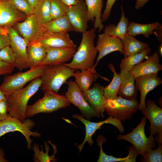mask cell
Instances as JSON below:
<instances>
[{"label": "cell", "mask_w": 162, "mask_h": 162, "mask_svg": "<svg viewBox=\"0 0 162 162\" xmlns=\"http://www.w3.org/2000/svg\"><path fill=\"white\" fill-rule=\"evenodd\" d=\"M95 31L93 28L82 33L81 43L72 60L64 65L76 70L95 68L94 60L98 52L94 44Z\"/></svg>", "instance_id": "6da1fadb"}, {"label": "cell", "mask_w": 162, "mask_h": 162, "mask_svg": "<svg viewBox=\"0 0 162 162\" xmlns=\"http://www.w3.org/2000/svg\"><path fill=\"white\" fill-rule=\"evenodd\" d=\"M41 83L40 77L36 78L26 87L5 95L9 115L23 122L26 119L25 113L28 102L40 88Z\"/></svg>", "instance_id": "7a4b0ae2"}, {"label": "cell", "mask_w": 162, "mask_h": 162, "mask_svg": "<svg viewBox=\"0 0 162 162\" xmlns=\"http://www.w3.org/2000/svg\"><path fill=\"white\" fill-rule=\"evenodd\" d=\"M44 96L31 105H28L25 115L26 118L41 113H50L70 105L65 95H60L52 91L45 90Z\"/></svg>", "instance_id": "3957f363"}, {"label": "cell", "mask_w": 162, "mask_h": 162, "mask_svg": "<svg viewBox=\"0 0 162 162\" xmlns=\"http://www.w3.org/2000/svg\"><path fill=\"white\" fill-rule=\"evenodd\" d=\"M76 70L63 64L48 66L40 77V87L43 91L49 90L58 93L62 86L67 80L73 76Z\"/></svg>", "instance_id": "277c9868"}, {"label": "cell", "mask_w": 162, "mask_h": 162, "mask_svg": "<svg viewBox=\"0 0 162 162\" xmlns=\"http://www.w3.org/2000/svg\"><path fill=\"white\" fill-rule=\"evenodd\" d=\"M48 66L40 65L24 72H19L13 75H7L3 79L0 89L5 95L20 89L28 82L40 77Z\"/></svg>", "instance_id": "5b68a950"}, {"label": "cell", "mask_w": 162, "mask_h": 162, "mask_svg": "<svg viewBox=\"0 0 162 162\" xmlns=\"http://www.w3.org/2000/svg\"><path fill=\"white\" fill-rule=\"evenodd\" d=\"M146 119L144 116L139 124L131 132L125 135L118 134L117 137L118 140H125L131 143L142 157L155 146L154 136L150 134L148 138L146 136L145 127Z\"/></svg>", "instance_id": "8992f818"}, {"label": "cell", "mask_w": 162, "mask_h": 162, "mask_svg": "<svg viewBox=\"0 0 162 162\" xmlns=\"http://www.w3.org/2000/svg\"><path fill=\"white\" fill-rule=\"evenodd\" d=\"M137 100H130L118 96L112 99L106 100L104 110L110 116L124 122L131 119L139 110Z\"/></svg>", "instance_id": "52a82bcc"}, {"label": "cell", "mask_w": 162, "mask_h": 162, "mask_svg": "<svg viewBox=\"0 0 162 162\" xmlns=\"http://www.w3.org/2000/svg\"><path fill=\"white\" fill-rule=\"evenodd\" d=\"M35 125V122L31 119H26L22 122L9 115L7 118L0 122V137L7 133L18 131L25 137L27 148L31 149L33 140L31 136L40 137L41 136L40 134L38 131H31Z\"/></svg>", "instance_id": "ba28073f"}, {"label": "cell", "mask_w": 162, "mask_h": 162, "mask_svg": "<svg viewBox=\"0 0 162 162\" xmlns=\"http://www.w3.org/2000/svg\"><path fill=\"white\" fill-rule=\"evenodd\" d=\"M66 83L68 88L65 95L70 103L76 106L83 116L87 120H89L93 117H100V115L94 111L86 100L82 91L75 82L70 80Z\"/></svg>", "instance_id": "9c48e42d"}, {"label": "cell", "mask_w": 162, "mask_h": 162, "mask_svg": "<svg viewBox=\"0 0 162 162\" xmlns=\"http://www.w3.org/2000/svg\"><path fill=\"white\" fill-rule=\"evenodd\" d=\"M13 27L28 44L37 41L46 32L43 25L38 22L33 14L16 23Z\"/></svg>", "instance_id": "30bf717a"}, {"label": "cell", "mask_w": 162, "mask_h": 162, "mask_svg": "<svg viewBox=\"0 0 162 162\" xmlns=\"http://www.w3.org/2000/svg\"><path fill=\"white\" fill-rule=\"evenodd\" d=\"M7 32L10 39V46L16 56L15 67L20 71L28 68L27 53L28 43L13 27L8 28Z\"/></svg>", "instance_id": "8fae6325"}, {"label": "cell", "mask_w": 162, "mask_h": 162, "mask_svg": "<svg viewBox=\"0 0 162 162\" xmlns=\"http://www.w3.org/2000/svg\"><path fill=\"white\" fill-rule=\"evenodd\" d=\"M72 117L76 118L81 122L84 125L86 129V135L82 142L77 146L79 152L82 150L86 142H87L89 145L91 146L94 143L92 139V136L95 132L98 130L100 128L103 124L108 123L111 124L116 127L118 130L122 133L124 131L123 126L121 121L117 119L110 116L106 119L99 122H93L85 119L83 116L80 115L74 114Z\"/></svg>", "instance_id": "7c38bea8"}, {"label": "cell", "mask_w": 162, "mask_h": 162, "mask_svg": "<svg viewBox=\"0 0 162 162\" xmlns=\"http://www.w3.org/2000/svg\"><path fill=\"white\" fill-rule=\"evenodd\" d=\"M141 111L150 121V134L155 136V141L158 144H162V109L153 100H149L146 104L145 108Z\"/></svg>", "instance_id": "4fadbf2b"}, {"label": "cell", "mask_w": 162, "mask_h": 162, "mask_svg": "<svg viewBox=\"0 0 162 162\" xmlns=\"http://www.w3.org/2000/svg\"><path fill=\"white\" fill-rule=\"evenodd\" d=\"M73 31L82 33L87 30L89 21L87 8L84 0L68 6L66 14Z\"/></svg>", "instance_id": "5bb4252c"}, {"label": "cell", "mask_w": 162, "mask_h": 162, "mask_svg": "<svg viewBox=\"0 0 162 162\" xmlns=\"http://www.w3.org/2000/svg\"><path fill=\"white\" fill-rule=\"evenodd\" d=\"M95 47L98 52V55L94 66L95 68L102 58L112 52L118 51L121 54L124 56L122 40L104 32L98 35Z\"/></svg>", "instance_id": "9a60e30c"}, {"label": "cell", "mask_w": 162, "mask_h": 162, "mask_svg": "<svg viewBox=\"0 0 162 162\" xmlns=\"http://www.w3.org/2000/svg\"><path fill=\"white\" fill-rule=\"evenodd\" d=\"M135 85L137 91L140 92V101L138 109L140 111L146 107L145 100L147 94L162 83V80L158 74H151L135 78Z\"/></svg>", "instance_id": "2e32d148"}, {"label": "cell", "mask_w": 162, "mask_h": 162, "mask_svg": "<svg viewBox=\"0 0 162 162\" xmlns=\"http://www.w3.org/2000/svg\"><path fill=\"white\" fill-rule=\"evenodd\" d=\"M27 16L18 10L9 0H0V26L8 28L13 27Z\"/></svg>", "instance_id": "e0dca14e"}, {"label": "cell", "mask_w": 162, "mask_h": 162, "mask_svg": "<svg viewBox=\"0 0 162 162\" xmlns=\"http://www.w3.org/2000/svg\"><path fill=\"white\" fill-rule=\"evenodd\" d=\"M34 42L39 43L46 49L77 47L76 45L70 38V35L68 32H46L40 38Z\"/></svg>", "instance_id": "ac0fdd59"}, {"label": "cell", "mask_w": 162, "mask_h": 162, "mask_svg": "<svg viewBox=\"0 0 162 162\" xmlns=\"http://www.w3.org/2000/svg\"><path fill=\"white\" fill-rule=\"evenodd\" d=\"M104 87L96 83L88 89L82 91L86 100L103 118L104 117V107L106 102L104 96Z\"/></svg>", "instance_id": "d6986e66"}, {"label": "cell", "mask_w": 162, "mask_h": 162, "mask_svg": "<svg viewBox=\"0 0 162 162\" xmlns=\"http://www.w3.org/2000/svg\"><path fill=\"white\" fill-rule=\"evenodd\" d=\"M76 48L66 47L46 49V57L40 65L50 66L64 63L72 58Z\"/></svg>", "instance_id": "ffe728a7"}, {"label": "cell", "mask_w": 162, "mask_h": 162, "mask_svg": "<svg viewBox=\"0 0 162 162\" xmlns=\"http://www.w3.org/2000/svg\"><path fill=\"white\" fill-rule=\"evenodd\" d=\"M160 62L159 55L156 52L152 55H148L144 62L134 66L130 72L135 78L147 74H158L162 70V65Z\"/></svg>", "instance_id": "44dd1931"}, {"label": "cell", "mask_w": 162, "mask_h": 162, "mask_svg": "<svg viewBox=\"0 0 162 162\" xmlns=\"http://www.w3.org/2000/svg\"><path fill=\"white\" fill-rule=\"evenodd\" d=\"M120 74L121 83L118 95L130 100H136L137 90L135 77L130 72L120 68Z\"/></svg>", "instance_id": "7402d4cb"}, {"label": "cell", "mask_w": 162, "mask_h": 162, "mask_svg": "<svg viewBox=\"0 0 162 162\" xmlns=\"http://www.w3.org/2000/svg\"><path fill=\"white\" fill-rule=\"evenodd\" d=\"M75 71L73 76L75 78V82L82 91L89 88L99 76L106 80H109L108 79L101 76L94 68L88 70H77Z\"/></svg>", "instance_id": "603a6c76"}, {"label": "cell", "mask_w": 162, "mask_h": 162, "mask_svg": "<svg viewBox=\"0 0 162 162\" xmlns=\"http://www.w3.org/2000/svg\"><path fill=\"white\" fill-rule=\"evenodd\" d=\"M98 145L100 148V153L98 162H135L138 152L134 147L131 146L128 148L129 152L128 155L123 158H116L106 154L102 149V144L106 142V139L102 135H100L96 140Z\"/></svg>", "instance_id": "cb8c5ba5"}, {"label": "cell", "mask_w": 162, "mask_h": 162, "mask_svg": "<svg viewBox=\"0 0 162 162\" xmlns=\"http://www.w3.org/2000/svg\"><path fill=\"white\" fill-rule=\"evenodd\" d=\"M86 5L89 21L94 22L93 27L96 30L101 31L104 25L101 19L103 0H85Z\"/></svg>", "instance_id": "d4e9b609"}, {"label": "cell", "mask_w": 162, "mask_h": 162, "mask_svg": "<svg viewBox=\"0 0 162 162\" xmlns=\"http://www.w3.org/2000/svg\"><path fill=\"white\" fill-rule=\"evenodd\" d=\"M27 53L29 69L40 65L46 55V49L38 42L28 44L27 47Z\"/></svg>", "instance_id": "484cf974"}, {"label": "cell", "mask_w": 162, "mask_h": 162, "mask_svg": "<svg viewBox=\"0 0 162 162\" xmlns=\"http://www.w3.org/2000/svg\"><path fill=\"white\" fill-rule=\"evenodd\" d=\"M121 8L122 15L119 22L116 25L111 24L106 26L104 29V32L111 36L116 37L122 40L128 34L129 22L128 19L125 16L122 6Z\"/></svg>", "instance_id": "4316f807"}, {"label": "cell", "mask_w": 162, "mask_h": 162, "mask_svg": "<svg viewBox=\"0 0 162 162\" xmlns=\"http://www.w3.org/2000/svg\"><path fill=\"white\" fill-rule=\"evenodd\" d=\"M162 26L161 24L156 22L147 24L138 23L130 22L128 28V34L135 37L138 34H142L146 38H148L153 34L154 30Z\"/></svg>", "instance_id": "83f0119b"}, {"label": "cell", "mask_w": 162, "mask_h": 162, "mask_svg": "<svg viewBox=\"0 0 162 162\" xmlns=\"http://www.w3.org/2000/svg\"><path fill=\"white\" fill-rule=\"evenodd\" d=\"M122 41L124 53V57L141 52L149 46L148 44L141 42L136 39L135 37L129 34Z\"/></svg>", "instance_id": "f1b7e54d"}, {"label": "cell", "mask_w": 162, "mask_h": 162, "mask_svg": "<svg viewBox=\"0 0 162 162\" xmlns=\"http://www.w3.org/2000/svg\"><path fill=\"white\" fill-rule=\"evenodd\" d=\"M108 67L113 74V77L110 84L104 88V96L106 100L114 99L118 96L121 83L120 74L116 72L113 64H110Z\"/></svg>", "instance_id": "f546056e"}, {"label": "cell", "mask_w": 162, "mask_h": 162, "mask_svg": "<svg viewBox=\"0 0 162 162\" xmlns=\"http://www.w3.org/2000/svg\"><path fill=\"white\" fill-rule=\"evenodd\" d=\"M43 25L46 32H68L74 31L67 16H62L51 20Z\"/></svg>", "instance_id": "4dcf8cb0"}, {"label": "cell", "mask_w": 162, "mask_h": 162, "mask_svg": "<svg viewBox=\"0 0 162 162\" xmlns=\"http://www.w3.org/2000/svg\"><path fill=\"white\" fill-rule=\"evenodd\" d=\"M151 52V49L148 47L141 52L124 57L121 60L120 68L130 71L134 66L146 59Z\"/></svg>", "instance_id": "1f68e13d"}, {"label": "cell", "mask_w": 162, "mask_h": 162, "mask_svg": "<svg viewBox=\"0 0 162 162\" xmlns=\"http://www.w3.org/2000/svg\"><path fill=\"white\" fill-rule=\"evenodd\" d=\"M48 142L52 146L54 153L53 154L50 156L49 155V152L50 151V147L46 142H45L44 147L46 150V152H44L42 146H41V150L39 149L38 144L34 143L33 147L32 148L34 152V161L35 162H56L57 159L55 157V154L57 152V148L54 144L52 143L50 141Z\"/></svg>", "instance_id": "d6a6232c"}, {"label": "cell", "mask_w": 162, "mask_h": 162, "mask_svg": "<svg viewBox=\"0 0 162 162\" xmlns=\"http://www.w3.org/2000/svg\"><path fill=\"white\" fill-rule=\"evenodd\" d=\"M33 14L41 24L51 21L49 0H43L34 8Z\"/></svg>", "instance_id": "836d02e7"}, {"label": "cell", "mask_w": 162, "mask_h": 162, "mask_svg": "<svg viewBox=\"0 0 162 162\" xmlns=\"http://www.w3.org/2000/svg\"><path fill=\"white\" fill-rule=\"evenodd\" d=\"M51 20L66 16L68 6L60 0H49Z\"/></svg>", "instance_id": "e575fe53"}, {"label": "cell", "mask_w": 162, "mask_h": 162, "mask_svg": "<svg viewBox=\"0 0 162 162\" xmlns=\"http://www.w3.org/2000/svg\"><path fill=\"white\" fill-rule=\"evenodd\" d=\"M162 161V145L158 144L157 148L149 150L140 160L143 162H161Z\"/></svg>", "instance_id": "d590c367"}, {"label": "cell", "mask_w": 162, "mask_h": 162, "mask_svg": "<svg viewBox=\"0 0 162 162\" xmlns=\"http://www.w3.org/2000/svg\"><path fill=\"white\" fill-rule=\"evenodd\" d=\"M12 4L19 11L27 16L33 14L34 8L28 0H9Z\"/></svg>", "instance_id": "8d00e7d4"}, {"label": "cell", "mask_w": 162, "mask_h": 162, "mask_svg": "<svg viewBox=\"0 0 162 162\" xmlns=\"http://www.w3.org/2000/svg\"><path fill=\"white\" fill-rule=\"evenodd\" d=\"M0 60L15 64L16 56L10 46H8L0 50Z\"/></svg>", "instance_id": "74e56055"}, {"label": "cell", "mask_w": 162, "mask_h": 162, "mask_svg": "<svg viewBox=\"0 0 162 162\" xmlns=\"http://www.w3.org/2000/svg\"><path fill=\"white\" fill-rule=\"evenodd\" d=\"M7 29L8 28L0 26V50L10 45V39Z\"/></svg>", "instance_id": "f35d334b"}, {"label": "cell", "mask_w": 162, "mask_h": 162, "mask_svg": "<svg viewBox=\"0 0 162 162\" xmlns=\"http://www.w3.org/2000/svg\"><path fill=\"white\" fill-rule=\"evenodd\" d=\"M15 67L14 64L0 60V75L11 74Z\"/></svg>", "instance_id": "ab89813d"}, {"label": "cell", "mask_w": 162, "mask_h": 162, "mask_svg": "<svg viewBox=\"0 0 162 162\" xmlns=\"http://www.w3.org/2000/svg\"><path fill=\"white\" fill-rule=\"evenodd\" d=\"M117 0H107L105 9L101 16V19L103 22L106 21L110 16L112 8Z\"/></svg>", "instance_id": "60d3db41"}, {"label": "cell", "mask_w": 162, "mask_h": 162, "mask_svg": "<svg viewBox=\"0 0 162 162\" xmlns=\"http://www.w3.org/2000/svg\"><path fill=\"white\" fill-rule=\"evenodd\" d=\"M8 104L7 100H0V122L8 117Z\"/></svg>", "instance_id": "b9f144b4"}, {"label": "cell", "mask_w": 162, "mask_h": 162, "mask_svg": "<svg viewBox=\"0 0 162 162\" xmlns=\"http://www.w3.org/2000/svg\"><path fill=\"white\" fill-rule=\"evenodd\" d=\"M150 0H136L135 8L137 10L140 9Z\"/></svg>", "instance_id": "7bdbcfd3"}, {"label": "cell", "mask_w": 162, "mask_h": 162, "mask_svg": "<svg viewBox=\"0 0 162 162\" xmlns=\"http://www.w3.org/2000/svg\"><path fill=\"white\" fill-rule=\"evenodd\" d=\"M62 2L68 6L76 4L80 0H60Z\"/></svg>", "instance_id": "ee69618b"}, {"label": "cell", "mask_w": 162, "mask_h": 162, "mask_svg": "<svg viewBox=\"0 0 162 162\" xmlns=\"http://www.w3.org/2000/svg\"><path fill=\"white\" fill-rule=\"evenodd\" d=\"M32 7L34 8L43 0H28Z\"/></svg>", "instance_id": "f6af8a7d"}, {"label": "cell", "mask_w": 162, "mask_h": 162, "mask_svg": "<svg viewBox=\"0 0 162 162\" xmlns=\"http://www.w3.org/2000/svg\"><path fill=\"white\" fill-rule=\"evenodd\" d=\"M8 161L5 158L3 150L0 148V162H8Z\"/></svg>", "instance_id": "bcb514c9"}, {"label": "cell", "mask_w": 162, "mask_h": 162, "mask_svg": "<svg viewBox=\"0 0 162 162\" xmlns=\"http://www.w3.org/2000/svg\"><path fill=\"white\" fill-rule=\"evenodd\" d=\"M7 100L5 95L0 89V100Z\"/></svg>", "instance_id": "7dc6e473"}, {"label": "cell", "mask_w": 162, "mask_h": 162, "mask_svg": "<svg viewBox=\"0 0 162 162\" xmlns=\"http://www.w3.org/2000/svg\"><path fill=\"white\" fill-rule=\"evenodd\" d=\"M162 45L161 44L159 47V53L160 54L161 56H162Z\"/></svg>", "instance_id": "c3c4849f"}]
</instances>
